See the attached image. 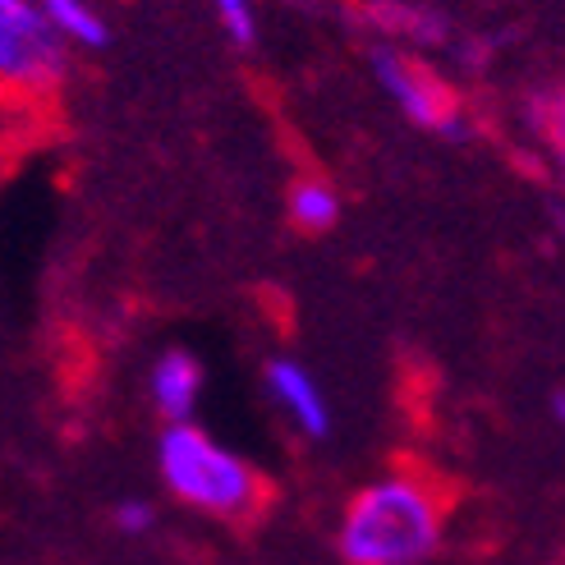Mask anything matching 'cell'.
I'll return each mask as SVG.
<instances>
[{"mask_svg":"<svg viewBox=\"0 0 565 565\" xmlns=\"http://www.w3.org/2000/svg\"><path fill=\"white\" fill-rule=\"evenodd\" d=\"M441 543V497L414 473H386L359 488L335 529L345 565H423Z\"/></svg>","mask_w":565,"mask_h":565,"instance_id":"1","label":"cell"},{"mask_svg":"<svg viewBox=\"0 0 565 565\" xmlns=\"http://www.w3.org/2000/svg\"><path fill=\"white\" fill-rule=\"evenodd\" d=\"M157 473L161 488L189 511L216 520H244L258 511L263 478L239 450L216 441L203 423H166L157 437Z\"/></svg>","mask_w":565,"mask_h":565,"instance_id":"2","label":"cell"},{"mask_svg":"<svg viewBox=\"0 0 565 565\" xmlns=\"http://www.w3.org/2000/svg\"><path fill=\"white\" fill-rule=\"evenodd\" d=\"M369 65H373V78L382 83V93L391 97V106L401 110L409 125L428 129L437 138H456V143L473 138V125L465 116L460 97L446 88L433 65H423L418 55H409L395 42H377L369 51Z\"/></svg>","mask_w":565,"mask_h":565,"instance_id":"3","label":"cell"},{"mask_svg":"<svg viewBox=\"0 0 565 565\" xmlns=\"http://www.w3.org/2000/svg\"><path fill=\"white\" fill-rule=\"evenodd\" d=\"M70 70V42L42 0H0V78L19 93H51Z\"/></svg>","mask_w":565,"mask_h":565,"instance_id":"4","label":"cell"},{"mask_svg":"<svg viewBox=\"0 0 565 565\" xmlns=\"http://www.w3.org/2000/svg\"><path fill=\"white\" fill-rule=\"evenodd\" d=\"M263 386L271 395V405L290 418V428L308 441H322L331 433V405L318 386V377L303 369L299 359H267Z\"/></svg>","mask_w":565,"mask_h":565,"instance_id":"5","label":"cell"},{"mask_svg":"<svg viewBox=\"0 0 565 565\" xmlns=\"http://www.w3.org/2000/svg\"><path fill=\"white\" fill-rule=\"evenodd\" d=\"M203 395V363L189 350H161L148 369V401L161 414V423H189Z\"/></svg>","mask_w":565,"mask_h":565,"instance_id":"6","label":"cell"},{"mask_svg":"<svg viewBox=\"0 0 565 565\" xmlns=\"http://www.w3.org/2000/svg\"><path fill=\"white\" fill-rule=\"evenodd\" d=\"M363 23L377 33V42H409V46H446L450 19L433 6H414V0H369Z\"/></svg>","mask_w":565,"mask_h":565,"instance_id":"7","label":"cell"},{"mask_svg":"<svg viewBox=\"0 0 565 565\" xmlns=\"http://www.w3.org/2000/svg\"><path fill=\"white\" fill-rule=\"evenodd\" d=\"M290 221L303 235H327L335 221H341V193H335L327 180L303 175L290 184Z\"/></svg>","mask_w":565,"mask_h":565,"instance_id":"8","label":"cell"},{"mask_svg":"<svg viewBox=\"0 0 565 565\" xmlns=\"http://www.w3.org/2000/svg\"><path fill=\"white\" fill-rule=\"evenodd\" d=\"M42 10L51 14V23L61 28V38L70 46H83V51H102L110 42V28L106 19L97 14L93 0H42Z\"/></svg>","mask_w":565,"mask_h":565,"instance_id":"9","label":"cell"},{"mask_svg":"<svg viewBox=\"0 0 565 565\" xmlns=\"http://www.w3.org/2000/svg\"><path fill=\"white\" fill-rule=\"evenodd\" d=\"M529 125L533 134L543 138V143L556 152V161L565 166V88L561 83H552V88H539L529 97Z\"/></svg>","mask_w":565,"mask_h":565,"instance_id":"10","label":"cell"},{"mask_svg":"<svg viewBox=\"0 0 565 565\" xmlns=\"http://www.w3.org/2000/svg\"><path fill=\"white\" fill-rule=\"evenodd\" d=\"M212 10H216L221 33L231 38V46L248 51L258 42V10H253V0H212Z\"/></svg>","mask_w":565,"mask_h":565,"instance_id":"11","label":"cell"},{"mask_svg":"<svg viewBox=\"0 0 565 565\" xmlns=\"http://www.w3.org/2000/svg\"><path fill=\"white\" fill-rule=\"evenodd\" d=\"M110 520H116V529L125 539H143V533H152V524H157V505L143 497H125L116 511H110Z\"/></svg>","mask_w":565,"mask_h":565,"instance_id":"12","label":"cell"},{"mask_svg":"<svg viewBox=\"0 0 565 565\" xmlns=\"http://www.w3.org/2000/svg\"><path fill=\"white\" fill-rule=\"evenodd\" d=\"M552 414H556V423H565V391L552 395Z\"/></svg>","mask_w":565,"mask_h":565,"instance_id":"13","label":"cell"},{"mask_svg":"<svg viewBox=\"0 0 565 565\" xmlns=\"http://www.w3.org/2000/svg\"><path fill=\"white\" fill-rule=\"evenodd\" d=\"M561 171H565V166H561Z\"/></svg>","mask_w":565,"mask_h":565,"instance_id":"14","label":"cell"}]
</instances>
